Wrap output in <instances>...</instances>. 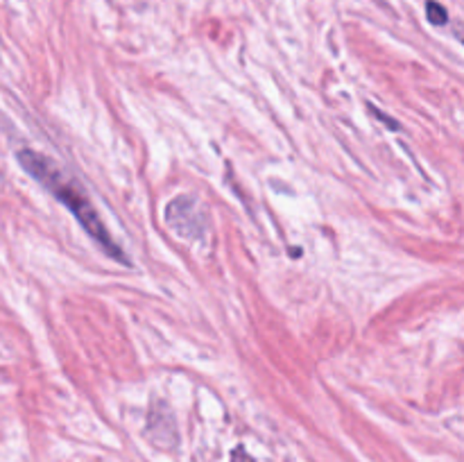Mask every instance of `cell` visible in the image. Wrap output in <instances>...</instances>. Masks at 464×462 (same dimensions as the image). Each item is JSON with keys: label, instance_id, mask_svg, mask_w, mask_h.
<instances>
[{"label": "cell", "instance_id": "cell-1", "mask_svg": "<svg viewBox=\"0 0 464 462\" xmlns=\"http://www.w3.org/2000/svg\"><path fill=\"white\" fill-rule=\"evenodd\" d=\"M16 159L27 175L34 177L45 190H50V193L75 216V220L80 222L82 229L102 247V252L107 254L109 258H113V261L121 263V265H130V258L122 252L121 245L111 238L107 225H104L102 217L98 216L89 195L84 193V188H82L71 175H66L53 159L36 152V149H18Z\"/></svg>", "mask_w": 464, "mask_h": 462}, {"label": "cell", "instance_id": "cell-2", "mask_svg": "<svg viewBox=\"0 0 464 462\" xmlns=\"http://www.w3.org/2000/svg\"><path fill=\"white\" fill-rule=\"evenodd\" d=\"M166 222L184 238H198L207 229V217L199 208L198 199L179 195L166 207Z\"/></svg>", "mask_w": 464, "mask_h": 462}, {"label": "cell", "instance_id": "cell-3", "mask_svg": "<svg viewBox=\"0 0 464 462\" xmlns=\"http://www.w3.org/2000/svg\"><path fill=\"white\" fill-rule=\"evenodd\" d=\"M148 433L150 438L154 439L161 447H172L177 442V428H175V419H172L170 410L166 406H161L157 410L154 408L148 417Z\"/></svg>", "mask_w": 464, "mask_h": 462}, {"label": "cell", "instance_id": "cell-4", "mask_svg": "<svg viewBox=\"0 0 464 462\" xmlns=\"http://www.w3.org/2000/svg\"><path fill=\"white\" fill-rule=\"evenodd\" d=\"M426 14H429V21L433 23V25H447L449 21L447 9H444L440 3H435V0L426 3Z\"/></svg>", "mask_w": 464, "mask_h": 462}]
</instances>
